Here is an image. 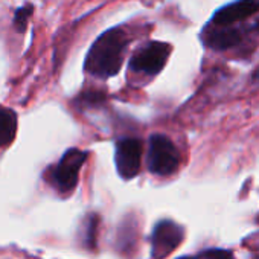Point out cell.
Listing matches in <instances>:
<instances>
[{"label": "cell", "instance_id": "obj_1", "mask_svg": "<svg viewBox=\"0 0 259 259\" xmlns=\"http://www.w3.org/2000/svg\"><path fill=\"white\" fill-rule=\"evenodd\" d=\"M130 38L122 28H111L102 32L87 52L84 69L92 76L107 79L119 73Z\"/></svg>", "mask_w": 259, "mask_h": 259}, {"label": "cell", "instance_id": "obj_2", "mask_svg": "<svg viewBox=\"0 0 259 259\" xmlns=\"http://www.w3.org/2000/svg\"><path fill=\"white\" fill-rule=\"evenodd\" d=\"M171 45L162 41H148L139 48L130 60V69L136 73L156 76L160 73L171 55Z\"/></svg>", "mask_w": 259, "mask_h": 259}, {"label": "cell", "instance_id": "obj_3", "mask_svg": "<svg viewBox=\"0 0 259 259\" xmlns=\"http://www.w3.org/2000/svg\"><path fill=\"white\" fill-rule=\"evenodd\" d=\"M180 165L176 145L163 135H153L148 148V169L156 176H171Z\"/></svg>", "mask_w": 259, "mask_h": 259}, {"label": "cell", "instance_id": "obj_4", "mask_svg": "<svg viewBox=\"0 0 259 259\" xmlns=\"http://www.w3.org/2000/svg\"><path fill=\"white\" fill-rule=\"evenodd\" d=\"M87 159V153L78 148H70L64 153L58 165L52 169L51 179L54 186L61 192L67 194L75 189L79 177V171Z\"/></svg>", "mask_w": 259, "mask_h": 259}, {"label": "cell", "instance_id": "obj_5", "mask_svg": "<svg viewBox=\"0 0 259 259\" xmlns=\"http://www.w3.org/2000/svg\"><path fill=\"white\" fill-rule=\"evenodd\" d=\"M183 236H185V232L177 223L169 221V220L159 221L151 235L153 257L156 259L166 257L180 245V242L183 241Z\"/></svg>", "mask_w": 259, "mask_h": 259}, {"label": "cell", "instance_id": "obj_6", "mask_svg": "<svg viewBox=\"0 0 259 259\" xmlns=\"http://www.w3.org/2000/svg\"><path fill=\"white\" fill-rule=\"evenodd\" d=\"M141 159H142V144L138 139H122L116 144L114 163L122 179L132 180L139 174Z\"/></svg>", "mask_w": 259, "mask_h": 259}, {"label": "cell", "instance_id": "obj_7", "mask_svg": "<svg viewBox=\"0 0 259 259\" xmlns=\"http://www.w3.org/2000/svg\"><path fill=\"white\" fill-rule=\"evenodd\" d=\"M259 14V0H235L217 10L210 23L220 26H233L236 22L247 20Z\"/></svg>", "mask_w": 259, "mask_h": 259}, {"label": "cell", "instance_id": "obj_8", "mask_svg": "<svg viewBox=\"0 0 259 259\" xmlns=\"http://www.w3.org/2000/svg\"><path fill=\"white\" fill-rule=\"evenodd\" d=\"M200 38L203 45L212 51H227L241 43L242 32L241 29H236L233 26H220L209 23L201 31Z\"/></svg>", "mask_w": 259, "mask_h": 259}, {"label": "cell", "instance_id": "obj_9", "mask_svg": "<svg viewBox=\"0 0 259 259\" xmlns=\"http://www.w3.org/2000/svg\"><path fill=\"white\" fill-rule=\"evenodd\" d=\"M17 133V114L5 107H0V147L13 144Z\"/></svg>", "mask_w": 259, "mask_h": 259}, {"label": "cell", "instance_id": "obj_10", "mask_svg": "<svg viewBox=\"0 0 259 259\" xmlns=\"http://www.w3.org/2000/svg\"><path fill=\"white\" fill-rule=\"evenodd\" d=\"M34 13V7L32 5H25V7H20L17 8L16 14H14V28L17 32H25L26 31V26H28V20L31 17V14Z\"/></svg>", "mask_w": 259, "mask_h": 259}, {"label": "cell", "instance_id": "obj_11", "mask_svg": "<svg viewBox=\"0 0 259 259\" xmlns=\"http://www.w3.org/2000/svg\"><path fill=\"white\" fill-rule=\"evenodd\" d=\"M85 230H84V244L87 247H95L96 242V229H98V218L95 215H90L89 220H85Z\"/></svg>", "mask_w": 259, "mask_h": 259}, {"label": "cell", "instance_id": "obj_12", "mask_svg": "<svg viewBox=\"0 0 259 259\" xmlns=\"http://www.w3.org/2000/svg\"><path fill=\"white\" fill-rule=\"evenodd\" d=\"M104 99H105V96L101 92H85L78 98V102L84 107H92V105L102 104Z\"/></svg>", "mask_w": 259, "mask_h": 259}, {"label": "cell", "instance_id": "obj_13", "mask_svg": "<svg viewBox=\"0 0 259 259\" xmlns=\"http://www.w3.org/2000/svg\"><path fill=\"white\" fill-rule=\"evenodd\" d=\"M188 259H235L233 254L227 250H220V248H213V250H206L194 257H188Z\"/></svg>", "mask_w": 259, "mask_h": 259}, {"label": "cell", "instance_id": "obj_14", "mask_svg": "<svg viewBox=\"0 0 259 259\" xmlns=\"http://www.w3.org/2000/svg\"><path fill=\"white\" fill-rule=\"evenodd\" d=\"M253 79L259 82V67H257V69H256V72L253 73Z\"/></svg>", "mask_w": 259, "mask_h": 259}]
</instances>
